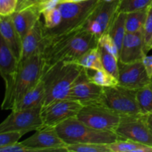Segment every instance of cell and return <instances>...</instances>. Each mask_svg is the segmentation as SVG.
Masks as SVG:
<instances>
[{"label": "cell", "instance_id": "e0dca14e", "mask_svg": "<svg viewBox=\"0 0 152 152\" xmlns=\"http://www.w3.org/2000/svg\"><path fill=\"white\" fill-rule=\"evenodd\" d=\"M18 63V59L0 34V77L4 80L5 87L11 83Z\"/></svg>", "mask_w": 152, "mask_h": 152}, {"label": "cell", "instance_id": "8992f818", "mask_svg": "<svg viewBox=\"0 0 152 152\" xmlns=\"http://www.w3.org/2000/svg\"><path fill=\"white\" fill-rule=\"evenodd\" d=\"M101 103L123 117L142 115L136 91L117 86L104 88Z\"/></svg>", "mask_w": 152, "mask_h": 152}, {"label": "cell", "instance_id": "f546056e", "mask_svg": "<svg viewBox=\"0 0 152 152\" xmlns=\"http://www.w3.org/2000/svg\"><path fill=\"white\" fill-rule=\"evenodd\" d=\"M42 15L44 18L43 27L45 29H51L55 28L60 23L62 19L61 12L58 7L44 12Z\"/></svg>", "mask_w": 152, "mask_h": 152}, {"label": "cell", "instance_id": "30bf717a", "mask_svg": "<svg viewBox=\"0 0 152 152\" xmlns=\"http://www.w3.org/2000/svg\"><path fill=\"white\" fill-rule=\"evenodd\" d=\"M83 105L77 101L62 99L42 107L41 117L43 127H56L72 117H77Z\"/></svg>", "mask_w": 152, "mask_h": 152}, {"label": "cell", "instance_id": "5bb4252c", "mask_svg": "<svg viewBox=\"0 0 152 152\" xmlns=\"http://www.w3.org/2000/svg\"><path fill=\"white\" fill-rule=\"evenodd\" d=\"M146 53L144 48L143 31L126 33L120 51L119 62L131 63L142 60Z\"/></svg>", "mask_w": 152, "mask_h": 152}, {"label": "cell", "instance_id": "4316f807", "mask_svg": "<svg viewBox=\"0 0 152 152\" xmlns=\"http://www.w3.org/2000/svg\"><path fill=\"white\" fill-rule=\"evenodd\" d=\"M99 51L101 55V60H102V67L106 71H108L109 74L114 76V77L118 80L119 76V60L110 52L105 50L102 47L99 45Z\"/></svg>", "mask_w": 152, "mask_h": 152}, {"label": "cell", "instance_id": "52a82bcc", "mask_svg": "<svg viewBox=\"0 0 152 152\" xmlns=\"http://www.w3.org/2000/svg\"><path fill=\"white\" fill-rule=\"evenodd\" d=\"M77 118L92 129L115 132L121 120V116L103 104L96 103L83 106Z\"/></svg>", "mask_w": 152, "mask_h": 152}, {"label": "cell", "instance_id": "74e56055", "mask_svg": "<svg viewBox=\"0 0 152 152\" xmlns=\"http://www.w3.org/2000/svg\"><path fill=\"white\" fill-rule=\"evenodd\" d=\"M37 1H38V0H22V2L18 5L16 10H19V9L24 8V7H28V6L33 5V4H35Z\"/></svg>", "mask_w": 152, "mask_h": 152}, {"label": "cell", "instance_id": "e575fe53", "mask_svg": "<svg viewBox=\"0 0 152 152\" xmlns=\"http://www.w3.org/2000/svg\"><path fill=\"white\" fill-rule=\"evenodd\" d=\"M61 2V0H38L34 5L42 14L44 12L55 8Z\"/></svg>", "mask_w": 152, "mask_h": 152}, {"label": "cell", "instance_id": "b9f144b4", "mask_svg": "<svg viewBox=\"0 0 152 152\" xmlns=\"http://www.w3.org/2000/svg\"><path fill=\"white\" fill-rule=\"evenodd\" d=\"M18 1H19V2H18V5H19V4H20L21 2H22V0H18ZM17 7H18V6H17Z\"/></svg>", "mask_w": 152, "mask_h": 152}, {"label": "cell", "instance_id": "836d02e7", "mask_svg": "<svg viewBox=\"0 0 152 152\" xmlns=\"http://www.w3.org/2000/svg\"><path fill=\"white\" fill-rule=\"evenodd\" d=\"M18 0H0V16H9L17 9Z\"/></svg>", "mask_w": 152, "mask_h": 152}, {"label": "cell", "instance_id": "1f68e13d", "mask_svg": "<svg viewBox=\"0 0 152 152\" xmlns=\"http://www.w3.org/2000/svg\"><path fill=\"white\" fill-rule=\"evenodd\" d=\"M98 45L105 50H108L111 53H112L116 58L119 60V56H120V51L116 45L115 42L112 39V37L109 35L108 33L103 34L100 36L98 39Z\"/></svg>", "mask_w": 152, "mask_h": 152}, {"label": "cell", "instance_id": "9c48e42d", "mask_svg": "<svg viewBox=\"0 0 152 152\" xmlns=\"http://www.w3.org/2000/svg\"><path fill=\"white\" fill-rule=\"evenodd\" d=\"M115 133L121 140H128L152 146V132L146 115L123 117Z\"/></svg>", "mask_w": 152, "mask_h": 152}, {"label": "cell", "instance_id": "3957f363", "mask_svg": "<svg viewBox=\"0 0 152 152\" xmlns=\"http://www.w3.org/2000/svg\"><path fill=\"white\" fill-rule=\"evenodd\" d=\"M83 71V67L74 62H59L45 68L42 79L45 86V95L42 107L59 99H67Z\"/></svg>", "mask_w": 152, "mask_h": 152}, {"label": "cell", "instance_id": "7a4b0ae2", "mask_svg": "<svg viewBox=\"0 0 152 152\" xmlns=\"http://www.w3.org/2000/svg\"><path fill=\"white\" fill-rule=\"evenodd\" d=\"M44 69L42 53H36L25 60L19 62L11 83L5 87L1 109L12 111L22 96L40 81Z\"/></svg>", "mask_w": 152, "mask_h": 152}, {"label": "cell", "instance_id": "484cf974", "mask_svg": "<svg viewBox=\"0 0 152 152\" xmlns=\"http://www.w3.org/2000/svg\"><path fill=\"white\" fill-rule=\"evenodd\" d=\"M136 98L141 113L143 115L152 114V88L147 86L136 90Z\"/></svg>", "mask_w": 152, "mask_h": 152}, {"label": "cell", "instance_id": "f1b7e54d", "mask_svg": "<svg viewBox=\"0 0 152 152\" xmlns=\"http://www.w3.org/2000/svg\"><path fill=\"white\" fill-rule=\"evenodd\" d=\"M68 152H111L107 144L79 143L67 145Z\"/></svg>", "mask_w": 152, "mask_h": 152}, {"label": "cell", "instance_id": "277c9868", "mask_svg": "<svg viewBox=\"0 0 152 152\" xmlns=\"http://www.w3.org/2000/svg\"><path fill=\"white\" fill-rule=\"evenodd\" d=\"M101 0H84L77 2H60L58 4L62 15L59 25L51 29L43 27L45 39L51 38L83 28Z\"/></svg>", "mask_w": 152, "mask_h": 152}, {"label": "cell", "instance_id": "7bdbcfd3", "mask_svg": "<svg viewBox=\"0 0 152 152\" xmlns=\"http://www.w3.org/2000/svg\"><path fill=\"white\" fill-rule=\"evenodd\" d=\"M150 86H151V87L152 88V78H151V83H150Z\"/></svg>", "mask_w": 152, "mask_h": 152}, {"label": "cell", "instance_id": "ee69618b", "mask_svg": "<svg viewBox=\"0 0 152 152\" xmlns=\"http://www.w3.org/2000/svg\"><path fill=\"white\" fill-rule=\"evenodd\" d=\"M152 49V44H151V50Z\"/></svg>", "mask_w": 152, "mask_h": 152}, {"label": "cell", "instance_id": "f35d334b", "mask_svg": "<svg viewBox=\"0 0 152 152\" xmlns=\"http://www.w3.org/2000/svg\"><path fill=\"white\" fill-rule=\"evenodd\" d=\"M146 121L147 123H148V126H149L150 129H151L152 132V114H148V115H146Z\"/></svg>", "mask_w": 152, "mask_h": 152}, {"label": "cell", "instance_id": "2e32d148", "mask_svg": "<svg viewBox=\"0 0 152 152\" xmlns=\"http://www.w3.org/2000/svg\"><path fill=\"white\" fill-rule=\"evenodd\" d=\"M41 13L34 4L16 10L11 14L13 25L22 42L37 21L41 19Z\"/></svg>", "mask_w": 152, "mask_h": 152}, {"label": "cell", "instance_id": "d6a6232c", "mask_svg": "<svg viewBox=\"0 0 152 152\" xmlns=\"http://www.w3.org/2000/svg\"><path fill=\"white\" fill-rule=\"evenodd\" d=\"M25 134L27 133L24 132H10L0 133V148L19 142V140Z\"/></svg>", "mask_w": 152, "mask_h": 152}, {"label": "cell", "instance_id": "ba28073f", "mask_svg": "<svg viewBox=\"0 0 152 152\" xmlns=\"http://www.w3.org/2000/svg\"><path fill=\"white\" fill-rule=\"evenodd\" d=\"M42 106L27 110H13L0 123V133L37 131L43 127L41 117Z\"/></svg>", "mask_w": 152, "mask_h": 152}, {"label": "cell", "instance_id": "6da1fadb", "mask_svg": "<svg viewBox=\"0 0 152 152\" xmlns=\"http://www.w3.org/2000/svg\"><path fill=\"white\" fill-rule=\"evenodd\" d=\"M98 46V39L81 28L71 32L45 39V68L59 62H74L90 49Z\"/></svg>", "mask_w": 152, "mask_h": 152}, {"label": "cell", "instance_id": "8d00e7d4", "mask_svg": "<svg viewBox=\"0 0 152 152\" xmlns=\"http://www.w3.org/2000/svg\"><path fill=\"white\" fill-rule=\"evenodd\" d=\"M142 62H143V65L145 66V70H146V72L148 74V77L150 78H152V55L148 56V55H145L144 56V58L142 59Z\"/></svg>", "mask_w": 152, "mask_h": 152}, {"label": "cell", "instance_id": "d590c367", "mask_svg": "<svg viewBox=\"0 0 152 152\" xmlns=\"http://www.w3.org/2000/svg\"><path fill=\"white\" fill-rule=\"evenodd\" d=\"M0 152H35V151L33 148L25 146L21 142H16L0 148Z\"/></svg>", "mask_w": 152, "mask_h": 152}, {"label": "cell", "instance_id": "4dcf8cb0", "mask_svg": "<svg viewBox=\"0 0 152 152\" xmlns=\"http://www.w3.org/2000/svg\"><path fill=\"white\" fill-rule=\"evenodd\" d=\"M143 39H144V48L146 54L151 50L152 44V5L148 9L146 20L143 28Z\"/></svg>", "mask_w": 152, "mask_h": 152}, {"label": "cell", "instance_id": "d4e9b609", "mask_svg": "<svg viewBox=\"0 0 152 152\" xmlns=\"http://www.w3.org/2000/svg\"><path fill=\"white\" fill-rule=\"evenodd\" d=\"M75 63L78 64L83 68H89V69L94 70L104 69L102 67V60H101L99 45L88 50L81 57L77 59Z\"/></svg>", "mask_w": 152, "mask_h": 152}, {"label": "cell", "instance_id": "7c38bea8", "mask_svg": "<svg viewBox=\"0 0 152 152\" xmlns=\"http://www.w3.org/2000/svg\"><path fill=\"white\" fill-rule=\"evenodd\" d=\"M119 86L132 90H137L149 86L151 79L148 77L142 60L123 63L118 62Z\"/></svg>", "mask_w": 152, "mask_h": 152}, {"label": "cell", "instance_id": "ab89813d", "mask_svg": "<svg viewBox=\"0 0 152 152\" xmlns=\"http://www.w3.org/2000/svg\"><path fill=\"white\" fill-rule=\"evenodd\" d=\"M84 0H61V2H77Z\"/></svg>", "mask_w": 152, "mask_h": 152}, {"label": "cell", "instance_id": "60d3db41", "mask_svg": "<svg viewBox=\"0 0 152 152\" xmlns=\"http://www.w3.org/2000/svg\"><path fill=\"white\" fill-rule=\"evenodd\" d=\"M103 1H116V0H103Z\"/></svg>", "mask_w": 152, "mask_h": 152}, {"label": "cell", "instance_id": "9a60e30c", "mask_svg": "<svg viewBox=\"0 0 152 152\" xmlns=\"http://www.w3.org/2000/svg\"><path fill=\"white\" fill-rule=\"evenodd\" d=\"M45 46L43 22L39 19L22 42V52L19 62L25 60L33 55L42 53Z\"/></svg>", "mask_w": 152, "mask_h": 152}, {"label": "cell", "instance_id": "f6af8a7d", "mask_svg": "<svg viewBox=\"0 0 152 152\" xmlns=\"http://www.w3.org/2000/svg\"><path fill=\"white\" fill-rule=\"evenodd\" d=\"M151 5H152V4H151Z\"/></svg>", "mask_w": 152, "mask_h": 152}, {"label": "cell", "instance_id": "ffe728a7", "mask_svg": "<svg viewBox=\"0 0 152 152\" xmlns=\"http://www.w3.org/2000/svg\"><path fill=\"white\" fill-rule=\"evenodd\" d=\"M45 95V86L44 81L42 79H41L34 87H33L22 96V99L17 102L12 111L31 109V108L42 106Z\"/></svg>", "mask_w": 152, "mask_h": 152}, {"label": "cell", "instance_id": "5b68a950", "mask_svg": "<svg viewBox=\"0 0 152 152\" xmlns=\"http://www.w3.org/2000/svg\"><path fill=\"white\" fill-rule=\"evenodd\" d=\"M61 139L67 144H111L120 139L114 132L101 131L88 127L77 117H72L55 127Z\"/></svg>", "mask_w": 152, "mask_h": 152}, {"label": "cell", "instance_id": "cb8c5ba5", "mask_svg": "<svg viewBox=\"0 0 152 152\" xmlns=\"http://www.w3.org/2000/svg\"><path fill=\"white\" fill-rule=\"evenodd\" d=\"M108 147L111 152H152V146L128 140H119Z\"/></svg>", "mask_w": 152, "mask_h": 152}, {"label": "cell", "instance_id": "83f0119b", "mask_svg": "<svg viewBox=\"0 0 152 152\" xmlns=\"http://www.w3.org/2000/svg\"><path fill=\"white\" fill-rule=\"evenodd\" d=\"M152 0H118V12L130 13L148 8Z\"/></svg>", "mask_w": 152, "mask_h": 152}, {"label": "cell", "instance_id": "4fadbf2b", "mask_svg": "<svg viewBox=\"0 0 152 152\" xmlns=\"http://www.w3.org/2000/svg\"><path fill=\"white\" fill-rule=\"evenodd\" d=\"M104 88L97 86L88 79L85 70L71 88L67 99L77 101L82 105L101 103Z\"/></svg>", "mask_w": 152, "mask_h": 152}, {"label": "cell", "instance_id": "d6986e66", "mask_svg": "<svg viewBox=\"0 0 152 152\" xmlns=\"http://www.w3.org/2000/svg\"><path fill=\"white\" fill-rule=\"evenodd\" d=\"M0 34L19 61L22 52V40L13 25L11 15L0 16Z\"/></svg>", "mask_w": 152, "mask_h": 152}, {"label": "cell", "instance_id": "603a6c76", "mask_svg": "<svg viewBox=\"0 0 152 152\" xmlns=\"http://www.w3.org/2000/svg\"><path fill=\"white\" fill-rule=\"evenodd\" d=\"M148 9L126 13V33H136L143 31L144 25L146 20Z\"/></svg>", "mask_w": 152, "mask_h": 152}, {"label": "cell", "instance_id": "8fae6325", "mask_svg": "<svg viewBox=\"0 0 152 152\" xmlns=\"http://www.w3.org/2000/svg\"><path fill=\"white\" fill-rule=\"evenodd\" d=\"M21 142L25 146L33 148L35 152H68L67 144L61 139L55 127H42Z\"/></svg>", "mask_w": 152, "mask_h": 152}, {"label": "cell", "instance_id": "ac0fdd59", "mask_svg": "<svg viewBox=\"0 0 152 152\" xmlns=\"http://www.w3.org/2000/svg\"><path fill=\"white\" fill-rule=\"evenodd\" d=\"M118 0L114 1H105L101 0L91 16L88 18L97 23L102 28L103 34L108 33L110 26L114 20V16L118 12Z\"/></svg>", "mask_w": 152, "mask_h": 152}, {"label": "cell", "instance_id": "7402d4cb", "mask_svg": "<svg viewBox=\"0 0 152 152\" xmlns=\"http://www.w3.org/2000/svg\"><path fill=\"white\" fill-rule=\"evenodd\" d=\"M84 70L88 79L97 86L106 88L112 87L119 84L117 79L105 69L94 70L84 68Z\"/></svg>", "mask_w": 152, "mask_h": 152}, {"label": "cell", "instance_id": "44dd1931", "mask_svg": "<svg viewBox=\"0 0 152 152\" xmlns=\"http://www.w3.org/2000/svg\"><path fill=\"white\" fill-rule=\"evenodd\" d=\"M126 13L117 12L108 31L109 35L112 37L114 41L115 42L119 49V51H120L123 39L126 34Z\"/></svg>", "mask_w": 152, "mask_h": 152}]
</instances>
